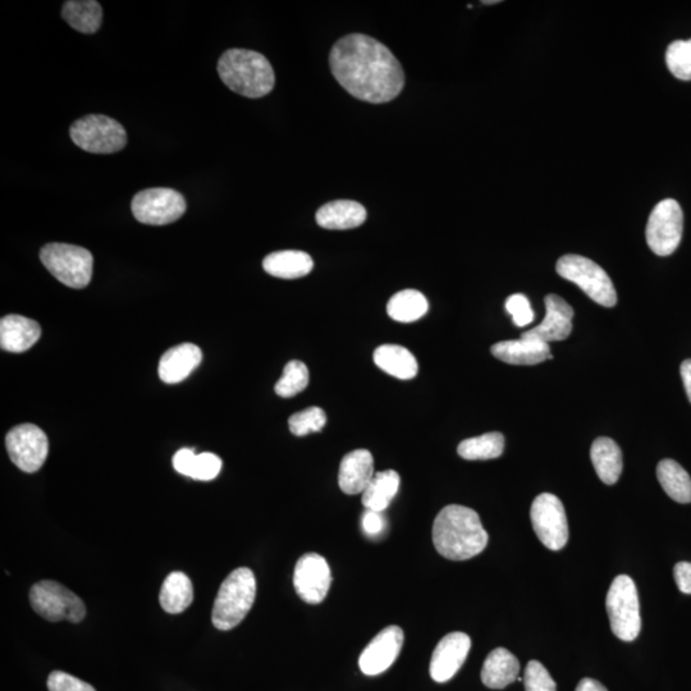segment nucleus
<instances>
[{
	"mask_svg": "<svg viewBox=\"0 0 691 691\" xmlns=\"http://www.w3.org/2000/svg\"><path fill=\"white\" fill-rule=\"evenodd\" d=\"M329 64L338 84L363 102H392L405 86L401 63L386 45L368 35L351 34L338 40Z\"/></svg>",
	"mask_w": 691,
	"mask_h": 691,
	"instance_id": "obj_1",
	"label": "nucleus"
},
{
	"mask_svg": "<svg viewBox=\"0 0 691 691\" xmlns=\"http://www.w3.org/2000/svg\"><path fill=\"white\" fill-rule=\"evenodd\" d=\"M488 541L479 515L469 507L447 506L434 520V547L448 560H470L484 551Z\"/></svg>",
	"mask_w": 691,
	"mask_h": 691,
	"instance_id": "obj_2",
	"label": "nucleus"
},
{
	"mask_svg": "<svg viewBox=\"0 0 691 691\" xmlns=\"http://www.w3.org/2000/svg\"><path fill=\"white\" fill-rule=\"evenodd\" d=\"M218 73L228 89L245 98H263L276 85L271 62L254 50H227L219 58Z\"/></svg>",
	"mask_w": 691,
	"mask_h": 691,
	"instance_id": "obj_3",
	"label": "nucleus"
},
{
	"mask_svg": "<svg viewBox=\"0 0 691 691\" xmlns=\"http://www.w3.org/2000/svg\"><path fill=\"white\" fill-rule=\"evenodd\" d=\"M256 597L254 572L246 567L232 571L223 581L215 598L212 621L215 628L228 631L244 621Z\"/></svg>",
	"mask_w": 691,
	"mask_h": 691,
	"instance_id": "obj_4",
	"label": "nucleus"
},
{
	"mask_svg": "<svg viewBox=\"0 0 691 691\" xmlns=\"http://www.w3.org/2000/svg\"><path fill=\"white\" fill-rule=\"evenodd\" d=\"M40 260L67 287L81 290L93 278L94 258L84 247L54 242L41 249Z\"/></svg>",
	"mask_w": 691,
	"mask_h": 691,
	"instance_id": "obj_5",
	"label": "nucleus"
},
{
	"mask_svg": "<svg viewBox=\"0 0 691 691\" xmlns=\"http://www.w3.org/2000/svg\"><path fill=\"white\" fill-rule=\"evenodd\" d=\"M612 633L624 642H634L642 630L638 589L628 575L612 581L606 599Z\"/></svg>",
	"mask_w": 691,
	"mask_h": 691,
	"instance_id": "obj_6",
	"label": "nucleus"
},
{
	"mask_svg": "<svg viewBox=\"0 0 691 691\" xmlns=\"http://www.w3.org/2000/svg\"><path fill=\"white\" fill-rule=\"evenodd\" d=\"M557 273L587 294L590 299L604 308L617 304L615 286L610 276L593 260L580 255H565L557 262Z\"/></svg>",
	"mask_w": 691,
	"mask_h": 691,
	"instance_id": "obj_7",
	"label": "nucleus"
},
{
	"mask_svg": "<svg viewBox=\"0 0 691 691\" xmlns=\"http://www.w3.org/2000/svg\"><path fill=\"white\" fill-rule=\"evenodd\" d=\"M73 143L94 154H113L125 149L127 134L120 122L102 114H90L70 128Z\"/></svg>",
	"mask_w": 691,
	"mask_h": 691,
	"instance_id": "obj_8",
	"label": "nucleus"
},
{
	"mask_svg": "<svg viewBox=\"0 0 691 691\" xmlns=\"http://www.w3.org/2000/svg\"><path fill=\"white\" fill-rule=\"evenodd\" d=\"M34 611L50 622L70 621L79 624L86 616V607L79 596L57 581L43 580L30 590Z\"/></svg>",
	"mask_w": 691,
	"mask_h": 691,
	"instance_id": "obj_9",
	"label": "nucleus"
},
{
	"mask_svg": "<svg viewBox=\"0 0 691 691\" xmlns=\"http://www.w3.org/2000/svg\"><path fill=\"white\" fill-rule=\"evenodd\" d=\"M683 231V210L676 200L666 199L652 210L645 236L654 254L668 256L674 254L679 247Z\"/></svg>",
	"mask_w": 691,
	"mask_h": 691,
	"instance_id": "obj_10",
	"label": "nucleus"
},
{
	"mask_svg": "<svg viewBox=\"0 0 691 691\" xmlns=\"http://www.w3.org/2000/svg\"><path fill=\"white\" fill-rule=\"evenodd\" d=\"M186 208V200L180 192L164 187L140 191L131 204L137 221L149 226L176 222L185 214Z\"/></svg>",
	"mask_w": 691,
	"mask_h": 691,
	"instance_id": "obj_11",
	"label": "nucleus"
},
{
	"mask_svg": "<svg viewBox=\"0 0 691 691\" xmlns=\"http://www.w3.org/2000/svg\"><path fill=\"white\" fill-rule=\"evenodd\" d=\"M530 519L539 541L551 551H560L569 541V524L564 505L555 494L542 493L535 498Z\"/></svg>",
	"mask_w": 691,
	"mask_h": 691,
	"instance_id": "obj_12",
	"label": "nucleus"
},
{
	"mask_svg": "<svg viewBox=\"0 0 691 691\" xmlns=\"http://www.w3.org/2000/svg\"><path fill=\"white\" fill-rule=\"evenodd\" d=\"M6 447L13 464L30 474L40 470L49 453L47 434L34 424L17 425L9 430Z\"/></svg>",
	"mask_w": 691,
	"mask_h": 691,
	"instance_id": "obj_13",
	"label": "nucleus"
},
{
	"mask_svg": "<svg viewBox=\"0 0 691 691\" xmlns=\"http://www.w3.org/2000/svg\"><path fill=\"white\" fill-rule=\"evenodd\" d=\"M332 584L331 569L326 558L318 553H306L297 561L294 587L302 601L319 604L326 599Z\"/></svg>",
	"mask_w": 691,
	"mask_h": 691,
	"instance_id": "obj_14",
	"label": "nucleus"
},
{
	"mask_svg": "<svg viewBox=\"0 0 691 691\" xmlns=\"http://www.w3.org/2000/svg\"><path fill=\"white\" fill-rule=\"evenodd\" d=\"M404 631L392 625L384 629L368 644L359 658V667L366 676H377L387 671L397 660L402 645Z\"/></svg>",
	"mask_w": 691,
	"mask_h": 691,
	"instance_id": "obj_15",
	"label": "nucleus"
},
{
	"mask_svg": "<svg viewBox=\"0 0 691 691\" xmlns=\"http://www.w3.org/2000/svg\"><path fill=\"white\" fill-rule=\"evenodd\" d=\"M471 639L468 634H447L434 649L429 672L436 683H447L459 672L469 656Z\"/></svg>",
	"mask_w": 691,
	"mask_h": 691,
	"instance_id": "obj_16",
	"label": "nucleus"
},
{
	"mask_svg": "<svg viewBox=\"0 0 691 691\" xmlns=\"http://www.w3.org/2000/svg\"><path fill=\"white\" fill-rule=\"evenodd\" d=\"M546 304V318L539 326L521 334V337L551 343L564 341L572 332V318L574 309L562 297L548 295L544 299Z\"/></svg>",
	"mask_w": 691,
	"mask_h": 691,
	"instance_id": "obj_17",
	"label": "nucleus"
},
{
	"mask_svg": "<svg viewBox=\"0 0 691 691\" xmlns=\"http://www.w3.org/2000/svg\"><path fill=\"white\" fill-rule=\"evenodd\" d=\"M203 360V352L194 343H182L169 349L159 361L160 379L167 384L185 381Z\"/></svg>",
	"mask_w": 691,
	"mask_h": 691,
	"instance_id": "obj_18",
	"label": "nucleus"
},
{
	"mask_svg": "<svg viewBox=\"0 0 691 691\" xmlns=\"http://www.w3.org/2000/svg\"><path fill=\"white\" fill-rule=\"evenodd\" d=\"M374 459L368 450H355L343 457L338 474L341 491L350 496L363 493L374 478Z\"/></svg>",
	"mask_w": 691,
	"mask_h": 691,
	"instance_id": "obj_19",
	"label": "nucleus"
},
{
	"mask_svg": "<svg viewBox=\"0 0 691 691\" xmlns=\"http://www.w3.org/2000/svg\"><path fill=\"white\" fill-rule=\"evenodd\" d=\"M491 351L494 358L511 365H537L552 359L548 343L534 338L498 342Z\"/></svg>",
	"mask_w": 691,
	"mask_h": 691,
	"instance_id": "obj_20",
	"label": "nucleus"
},
{
	"mask_svg": "<svg viewBox=\"0 0 691 691\" xmlns=\"http://www.w3.org/2000/svg\"><path fill=\"white\" fill-rule=\"evenodd\" d=\"M40 336L39 323L21 315H7L0 322V346L4 351L21 354L31 349Z\"/></svg>",
	"mask_w": 691,
	"mask_h": 691,
	"instance_id": "obj_21",
	"label": "nucleus"
},
{
	"mask_svg": "<svg viewBox=\"0 0 691 691\" xmlns=\"http://www.w3.org/2000/svg\"><path fill=\"white\" fill-rule=\"evenodd\" d=\"M368 217L366 209L352 200H336L323 205L317 212V223L326 230L346 231L358 228Z\"/></svg>",
	"mask_w": 691,
	"mask_h": 691,
	"instance_id": "obj_22",
	"label": "nucleus"
},
{
	"mask_svg": "<svg viewBox=\"0 0 691 691\" xmlns=\"http://www.w3.org/2000/svg\"><path fill=\"white\" fill-rule=\"evenodd\" d=\"M520 663L505 648L494 649L488 654L482 668V681L489 689H505L519 679Z\"/></svg>",
	"mask_w": 691,
	"mask_h": 691,
	"instance_id": "obj_23",
	"label": "nucleus"
},
{
	"mask_svg": "<svg viewBox=\"0 0 691 691\" xmlns=\"http://www.w3.org/2000/svg\"><path fill=\"white\" fill-rule=\"evenodd\" d=\"M374 363L391 377L409 381L418 375L419 365L415 356L400 345H382L374 351Z\"/></svg>",
	"mask_w": 691,
	"mask_h": 691,
	"instance_id": "obj_24",
	"label": "nucleus"
},
{
	"mask_svg": "<svg viewBox=\"0 0 691 691\" xmlns=\"http://www.w3.org/2000/svg\"><path fill=\"white\" fill-rule=\"evenodd\" d=\"M590 459L596 469L599 479L604 484L613 485L620 479L622 473V452L613 439L597 438L590 448Z\"/></svg>",
	"mask_w": 691,
	"mask_h": 691,
	"instance_id": "obj_25",
	"label": "nucleus"
},
{
	"mask_svg": "<svg viewBox=\"0 0 691 691\" xmlns=\"http://www.w3.org/2000/svg\"><path fill=\"white\" fill-rule=\"evenodd\" d=\"M263 268L273 277L297 279L308 276L313 271L314 262L304 251H277L264 259Z\"/></svg>",
	"mask_w": 691,
	"mask_h": 691,
	"instance_id": "obj_26",
	"label": "nucleus"
},
{
	"mask_svg": "<svg viewBox=\"0 0 691 691\" xmlns=\"http://www.w3.org/2000/svg\"><path fill=\"white\" fill-rule=\"evenodd\" d=\"M192 601H194V588L189 576L181 571L169 574L159 594V602L163 610L177 615L186 611Z\"/></svg>",
	"mask_w": 691,
	"mask_h": 691,
	"instance_id": "obj_27",
	"label": "nucleus"
},
{
	"mask_svg": "<svg viewBox=\"0 0 691 691\" xmlns=\"http://www.w3.org/2000/svg\"><path fill=\"white\" fill-rule=\"evenodd\" d=\"M62 17L68 25L81 34H95L102 26L103 9L94 0H70L64 3Z\"/></svg>",
	"mask_w": 691,
	"mask_h": 691,
	"instance_id": "obj_28",
	"label": "nucleus"
},
{
	"mask_svg": "<svg viewBox=\"0 0 691 691\" xmlns=\"http://www.w3.org/2000/svg\"><path fill=\"white\" fill-rule=\"evenodd\" d=\"M400 488V475L395 470L381 471L374 475L363 492V505L366 510L383 512L391 505Z\"/></svg>",
	"mask_w": 691,
	"mask_h": 691,
	"instance_id": "obj_29",
	"label": "nucleus"
},
{
	"mask_svg": "<svg viewBox=\"0 0 691 691\" xmlns=\"http://www.w3.org/2000/svg\"><path fill=\"white\" fill-rule=\"evenodd\" d=\"M657 478L672 500L691 503V478L683 466L674 460H662L657 466Z\"/></svg>",
	"mask_w": 691,
	"mask_h": 691,
	"instance_id": "obj_30",
	"label": "nucleus"
},
{
	"mask_svg": "<svg viewBox=\"0 0 691 691\" xmlns=\"http://www.w3.org/2000/svg\"><path fill=\"white\" fill-rule=\"evenodd\" d=\"M427 297L416 290L397 292L388 301L387 313L393 320L400 323H413L428 313Z\"/></svg>",
	"mask_w": 691,
	"mask_h": 691,
	"instance_id": "obj_31",
	"label": "nucleus"
},
{
	"mask_svg": "<svg viewBox=\"0 0 691 691\" xmlns=\"http://www.w3.org/2000/svg\"><path fill=\"white\" fill-rule=\"evenodd\" d=\"M503 450H505V437L498 432L465 439L457 448L462 459L470 461L497 459L502 455Z\"/></svg>",
	"mask_w": 691,
	"mask_h": 691,
	"instance_id": "obj_32",
	"label": "nucleus"
},
{
	"mask_svg": "<svg viewBox=\"0 0 691 691\" xmlns=\"http://www.w3.org/2000/svg\"><path fill=\"white\" fill-rule=\"evenodd\" d=\"M309 384V369L299 360H292L285 366L281 379L276 384L278 396L290 398L306 390Z\"/></svg>",
	"mask_w": 691,
	"mask_h": 691,
	"instance_id": "obj_33",
	"label": "nucleus"
},
{
	"mask_svg": "<svg viewBox=\"0 0 691 691\" xmlns=\"http://www.w3.org/2000/svg\"><path fill=\"white\" fill-rule=\"evenodd\" d=\"M326 424V413L317 406L308 407V409L292 415L288 420L291 433L296 437H305L310 433L322 432Z\"/></svg>",
	"mask_w": 691,
	"mask_h": 691,
	"instance_id": "obj_34",
	"label": "nucleus"
},
{
	"mask_svg": "<svg viewBox=\"0 0 691 691\" xmlns=\"http://www.w3.org/2000/svg\"><path fill=\"white\" fill-rule=\"evenodd\" d=\"M668 70L676 79L691 80V39L677 40L668 47L666 53Z\"/></svg>",
	"mask_w": 691,
	"mask_h": 691,
	"instance_id": "obj_35",
	"label": "nucleus"
},
{
	"mask_svg": "<svg viewBox=\"0 0 691 691\" xmlns=\"http://www.w3.org/2000/svg\"><path fill=\"white\" fill-rule=\"evenodd\" d=\"M525 691H557V685L547 668L538 661H530L525 668Z\"/></svg>",
	"mask_w": 691,
	"mask_h": 691,
	"instance_id": "obj_36",
	"label": "nucleus"
},
{
	"mask_svg": "<svg viewBox=\"0 0 691 691\" xmlns=\"http://www.w3.org/2000/svg\"><path fill=\"white\" fill-rule=\"evenodd\" d=\"M222 470V460L217 455L210 452L200 453L196 456L194 469H192L191 477L201 482H209L218 477Z\"/></svg>",
	"mask_w": 691,
	"mask_h": 691,
	"instance_id": "obj_37",
	"label": "nucleus"
},
{
	"mask_svg": "<svg viewBox=\"0 0 691 691\" xmlns=\"http://www.w3.org/2000/svg\"><path fill=\"white\" fill-rule=\"evenodd\" d=\"M506 310L509 311L517 327H526L534 322V311L528 297L523 294L510 296L506 301Z\"/></svg>",
	"mask_w": 691,
	"mask_h": 691,
	"instance_id": "obj_38",
	"label": "nucleus"
},
{
	"mask_svg": "<svg viewBox=\"0 0 691 691\" xmlns=\"http://www.w3.org/2000/svg\"><path fill=\"white\" fill-rule=\"evenodd\" d=\"M49 691H96L93 686L66 672L54 671L48 679Z\"/></svg>",
	"mask_w": 691,
	"mask_h": 691,
	"instance_id": "obj_39",
	"label": "nucleus"
},
{
	"mask_svg": "<svg viewBox=\"0 0 691 691\" xmlns=\"http://www.w3.org/2000/svg\"><path fill=\"white\" fill-rule=\"evenodd\" d=\"M196 453L190 448H182L178 451L175 456H173V468L176 469L177 473L185 475V477H191L192 469H194V464L196 460Z\"/></svg>",
	"mask_w": 691,
	"mask_h": 691,
	"instance_id": "obj_40",
	"label": "nucleus"
},
{
	"mask_svg": "<svg viewBox=\"0 0 691 691\" xmlns=\"http://www.w3.org/2000/svg\"><path fill=\"white\" fill-rule=\"evenodd\" d=\"M364 533L369 535V537H378L379 534L383 533L384 528H386V523L382 516V512L366 510L363 515Z\"/></svg>",
	"mask_w": 691,
	"mask_h": 691,
	"instance_id": "obj_41",
	"label": "nucleus"
},
{
	"mask_svg": "<svg viewBox=\"0 0 691 691\" xmlns=\"http://www.w3.org/2000/svg\"><path fill=\"white\" fill-rule=\"evenodd\" d=\"M674 576L677 588L681 593L691 594V564L690 562H679L675 566Z\"/></svg>",
	"mask_w": 691,
	"mask_h": 691,
	"instance_id": "obj_42",
	"label": "nucleus"
},
{
	"mask_svg": "<svg viewBox=\"0 0 691 691\" xmlns=\"http://www.w3.org/2000/svg\"><path fill=\"white\" fill-rule=\"evenodd\" d=\"M681 378H683L686 395L691 402V359L685 360L680 368Z\"/></svg>",
	"mask_w": 691,
	"mask_h": 691,
	"instance_id": "obj_43",
	"label": "nucleus"
},
{
	"mask_svg": "<svg viewBox=\"0 0 691 691\" xmlns=\"http://www.w3.org/2000/svg\"><path fill=\"white\" fill-rule=\"evenodd\" d=\"M575 691H608L599 681L593 679H583L580 681Z\"/></svg>",
	"mask_w": 691,
	"mask_h": 691,
	"instance_id": "obj_44",
	"label": "nucleus"
}]
</instances>
